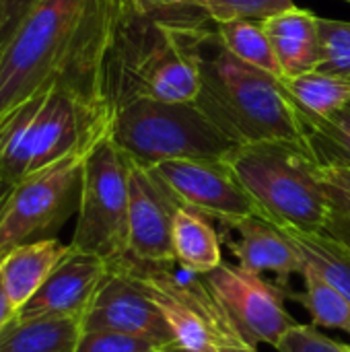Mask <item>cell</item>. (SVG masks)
Wrapping results in <instances>:
<instances>
[{
  "label": "cell",
  "instance_id": "cell-5",
  "mask_svg": "<svg viewBox=\"0 0 350 352\" xmlns=\"http://www.w3.org/2000/svg\"><path fill=\"white\" fill-rule=\"evenodd\" d=\"M225 159L268 221L303 233L324 231L328 202L322 186V165L307 142L241 144Z\"/></svg>",
  "mask_w": 350,
  "mask_h": 352
},
{
  "label": "cell",
  "instance_id": "cell-32",
  "mask_svg": "<svg viewBox=\"0 0 350 352\" xmlns=\"http://www.w3.org/2000/svg\"><path fill=\"white\" fill-rule=\"evenodd\" d=\"M14 316H17V309H14V305L10 303L8 295L4 293V289H2V285H0V332L4 330V326H6Z\"/></svg>",
  "mask_w": 350,
  "mask_h": 352
},
{
  "label": "cell",
  "instance_id": "cell-2",
  "mask_svg": "<svg viewBox=\"0 0 350 352\" xmlns=\"http://www.w3.org/2000/svg\"><path fill=\"white\" fill-rule=\"evenodd\" d=\"M186 41L198 70V107L233 142L266 140L305 142L299 111L287 97L281 78L233 56L221 41L217 27L194 16Z\"/></svg>",
  "mask_w": 350,
  "mask_h": 352
},
{
  "label": "cell",
  "instance_id": "cell-9",
  "mask_svg": "<svg viewBox=\"0 0 350 352\" xmlns=\"http://www.w3.org/2000/svg\"><path fill=\"white\" fill-rule=\"evenodd\" d=\"M85 155L87 153H74L50 167L29 173L14 186L0 223V258L14 248L52 239L60 227L78 212Z\"/></svg>",
  "mask_w": 350,
  "mask_h": 352
},
{
  "label": "cell",
  "instance_id": "cell-26",
  "mask_svg": "<svg viewBox=\"0 0 350 352\" xmlns=\"http://www.w3.org/2000/svg\"><path fill=\"white\" fill-rule=\"evenodd\" d=\"M320 31V66L316 70L350 78V23L322 19Z\"/></svg>",
  "mask_w": 350,
  "mask_h": 352
},
{
  "label": "cell",
  "instance_id": "cell-23",
  "mask_svg": "<svg viewBox=\"0 0 350 352\" xmlns=\"http://www.w3.org/2000/svg\"><path fill=\"white\" fill-rule=\"evenodd\" d=\"M305 142L322 167L350 169V105L328 118H301Z\"/></svg>",
  "mask_w": 350,
  "mask_h": 352
},
{
  "label": "cell",
  "instance_id": "cell-6",
  "mask_svg": "<svg viewBox=\"0 0 350 352\" xmlns=\"http://www.w3.org/2000/svg\"><path fill=\"white\" fill-rule=\"evenodd\" d=\"M109 134L132 163L149 169L177 159H225L239 146L196 101H126L113 107Z\"/></svg>",
  "mask_w": 350,
  "mask_h": 352
},
{
  "label": "cell",
  "instance_id": "cell-25",
  "mask_svg": "<svg viewBox=\"0 0 350 352\" xmlns=\"http://www.w3.org/2000/svg\"><path fill=\"white\" fill-rule=\"evenodd\" d=\"M322 186L328 202V217L322 233L350 248V169L322 167Z\"/></svg>",
  "mask_w": 350,
  "mask_h": 352
},
{
  "label": "cell",
  "instance_id": "cell-31",
  "mask_svg": "<svg viewBox=\"0 0 350 352\" xmlns=\"http://www.w3.org/2000/svg\"><path fill=\"white\" fill-rule=\"evenodd\" d=\"M194 0H130L128 6L136 12H153V10H165V8H179L190 6Z\"/></svg>",
  "mask_w": 350,
  "mask_h": 352
},
{
  "label": "cell",
  "instance_id": "cell-8",
  "mask_svg": "<svg viewBox=\"0 0 350 352\" xmlns=\"http://www.w3.org/2000/svg\"><path fill=\"white\" fill-rule=\"evenodd\" d=\"M130 159L111 134H103L85 155L83 190L70 245L109 264L128 254Z\"/></svg>",
  "mask_w": 350,
  "mask_h": 352
},
{
  "label": "cell",
  "instance_id": "cell-3",
  "mask_svg": "<svg viewBox=\"0 0 350 352\" xmlns=\"http://www.w3.org/2000/svg\"><path fill=\"white\" fill-rule=\"evenodd\" d=\"M184 8L136 12L128 6L107 66L111 109L142 97L196 101L198 70L186 41L194 16L182 14Z\"/></svg>",
  "mask_w": 350,
  "mask_h": 352
},
{
  "label": "cell",
  "instance_id": "cell-34",
  "mask_svg": "<svg viewBox=\"0 0 350 352\" xmlns=\"http://www.w3.org/2000/svg\"><path fill=\"white\" fill-rule=\"evenodd\" d=\"M157 352H190V351H186V349H182V346L173 344V346H165V349H159Z\"/></svg>",
  "mask_w": 350,
  "mask_h": 352
},
{
  "label": "cell",
  "instance_id": "cell-35",
  "mask_svg": "<svg viewBox=\"0 0 350 352\" xmlns=\"http://www.w3.org/2000/svg\"><path fill=\"white\" fill-rule=\"evenodd\" d=\"M344 2H349V4H350V0H344Z\"/></svg>",
  "mask_w": 350,
  "mask_h": 352
},
{
  "label": "cell",
  "instance_id": "cell-22",
  "mask_svg": "<svg viewBox=\"0 0 350 352\" xmlns=\"http://www.w3.org/2000/svg\"><path fill=\"white\" fill-rule=\"evenodd\" d=\"M217 33L225 47L239 60L270 72L276 78H283L281 64L274 56L272 43L264 31L262 21L258 19H233L225 23H215Z\"/></svg>",
  "mask_w": 350,
  "mask_h": 352
},
{
  "label": "cell",
  "instance_id": "cell-29",
  "mask_svg": "<svg viewBox=\"0 0 350 352\" xmlns=\"http://www.w3.org/2000/svg\"><path fill=\"white\" fill-rule=\"evenodd\" d=\"M278 352H349V344H340L330 336H324L316 326L297 324L283 342L278 344Z\"/></svg>",
  "mask_w": 350,
  "mask_h": 352
},
{
  "label": "cell",
  "instance_id": "cell-12",
  "mask_svg": "<svg viewBox=\"0 0 350 352\" xmlns=\"http://www.w3.org/2000/svg\"><path fill=\"white\" fill-rule=\"evenodd\" d=\"M91 330L122 332L159 346L177 344L159 307L120 262L107 266V274L83 318V332Z\"/></svg>",
  "mask_w": 350,
  "mask_h": 352
},
{
  "label": "cell",
  "instance_id": "cell-4",
  "mask_svg": "<svg viewBox=\"0 0 350 352\" xmlns=\"http://www.w3.org/2000/svg\"><path fill=\"white\" fill-rule=\"evenodd\" d=\"M111 109L52 87L0 122V175L19 184L74 153H87L111 126Z\"/></svg>",
  "mask_w": 350,
  "mask_h": 352
},
{
  "label": "cell",
  "instance_id": "cell-30",
  "mask_svg": "<svg viewBox=\"0 0 350 352\" xmlns=\"http://www.w3.org/2000/svg\"><path fill=\"white\" fill-rule=\"evenodd\" d=\"M41 0H0V54Z\"/></svg>",
  "mask_w": 350,
  "mask_h": 352
},
{
  "label": "cell",
  "instance_id": "cell-14",
  "mask_svg": "<svg viewBox=\"0 0 350 352\" xmlns=\"http://www.w3.org/2000/svg\"><path fill=\"white\" fill-rule=\"evenodd\" d=\"M107 274V262L95 254L74 250L50 272L39 291L17 311L21 318H64L78 320L83 324L103 278Z\"/></svg>",
  "mask_w": 350,
  "mask_h": 352
},
{
  "label": "cell",
  "instance_id": "cell-16",
  "mask_svg": "<svg viewBox=\"0 0 350 352\" xmlns=\"http://www.w3.org/2000/svg\"><path fill=\"white\" fill-rule=\"evenodd\" d=\"M318 21V14L299 6L262 19L283 76H299L320 66Z\"/></svg>",
  "mask_w": 350,
  "mask_h": 352
},
{
  "label": "cell",
  "instance_id": "cell-7",
  "mask_svg": "<svg viewBox=\"0 0 350 352\" xmlns=\"http://www.w3.org/2000/svg\"><path fill=\"white\" fill-rule=\"evenodd\" d=\"M120 264L159 307L177 346L190 352H258L241 336L204 274L182 266L175 270V262H140L130 256Z\"/></svg>",
  "mask_w": 350,
  "mask_h": 352
},
{
  "label": "cell",
  "instance_id": "cell-21",
  "mask_svg": "<svg viewBox=\"0 0 350 352\" xmlns=\"http://www.w3.org/2000/svg\"><path fill=\"white\" fill-rule=\"evenodd\" d=\"M305 264L350 303V248L326 233H303L281 227Z\"/></svg>",
  "mask_w": 350,
  "mask_h": 352
},
{
  "label": "cell",
  "instance_id": "cell-33",
  "mask_svg": "<svg viewBox=\"0 0 350 352\" xmlns=\"http://www.w3.org/2000/svg\"><path fill=\"white\" fill-rule=\"evenodd\" d=\"M17 184L8 182L6 177L0 175V223L6 214V208H8V202H10V196H12V190H14Z\"/></svg>",
  "mask_w": 350,
  "mask_h": 352
},
{
  "label": "cell",
  "instance_id": "cell-15",
  "mask_svg": "<svg viewBox=\"0 0 350 352\" xmlns=\"http://www.w3.org/2000/svg\"><path fill=\"white\" fill-rule=\"evenodd\" d=\"M219 225L223 227L221 239L227 243L241 268L260 276L270 272L283 280L293 274H303L305 260L272 221L264 217H243L223 221Z\"/></svg>",
  "mask_w": 350,
  "mask_h": 352
},
{
  "label": "cell",
  "instance_id": "cell-37",
  "mask_svg": "<svg viewBox=\"0 0 350 352\" xmlns=\"http://www.w3.org/2000/svg\"><path fill=\"white\" fill-rule=\"evenodd\" d=\"M128 2H130V0H128Z\"/></svg>",
  "mask_w": 350,
  "mask_h": 352
},
{
  "label": "cell",
  "instance_id": "cell-11",
  "mask_svg": "<svg viewBox=\"0 0 350 352\" xmlns=\"http://www.w3.org/2000/svg\"><path fill=\"white\" fill-rule=\"evenodd\" d=\"M151 169L184 208L196 210L217 223L264 217L227 159H177Z\"/></svg>",
  "mask_w": 350,
  "mask_h": 352
},
{
  "label": "cell",
  "instance_id": "cell-28",
  "mask_svg": "<svg viewBox=\"0 0 350 352\" xmlns=\"http://www.w3.org/2000/svg\"><path fill=\"white\" fill-rule=\"evenodd\" d=\"M159 346L151 340L128 336L122 332H109V330H91L83 332L74 352H157Z\"/></svg>",
  "mask_w": 350,
  "mask_h": 352
},
{
  "label": "cell",
  "instance_id": "cell-17",
  "mask_svg": "<svg viewBox=\"0 0 350 352\" xmlns=\"http://www.w3.org/2000/svg\"><path fill=\"white\" fill-rule=\"evenodd\" d=\"M68 250L70 243L66 245L52 237L14 248L0 258V285L17 311L39 291Z\"/></svg>",
  "mask_w": 350,
  "mask_h": 352
},
{
  "label": "cell",
  "instance_id": "cell-20",
  "mask_svg": "<svg viewBox=\"0 0 350 352\" xmlns=\"http://www.w3.org/2000/svg\"><path fill=\"white\" fill-rule=\"evenodd\" d=\"M281 82L301 118H328L350 105V78L311 70L299 76H283Z\"/></svg>",
  "mask_w": 350,
  "mask_h": 352
},
{
  "label": "cell",
  "instance_id": "cell-10",
  "mask_svg": "<svg viewBox=\"0 0 350 352\" xmlns=\"http://www.w3.org/2000/svg\"><path fill=\"white\" fill-rule=\"evenodd\" d=\"M204 276L241 336L254 346L268 344L278 349L287 332L299 324L287 311L283 291L264 280V276L227 262Z\"/></svg>",
  "mask_w": 350,
  "mask_h": 352
},
{
  "label": "cell",
  "instance_id": "cell-24",
  "mask_svg": "<svg viewBox=\"0 0 350 352\" xmlns=\"http://www.w3.org/2000/svg\"><path fill=\"white\" fill-rule=\"evenodd\" d=\"M303 291L293 293L291 297L305 307L311 316L314 326L342 330L350 336V303L334 289L330 287L318 272H314L307 264L301 274Z\"/></svg>",
  "mask_w": 350,
  "mask_h": 352
},
{
  "label": "cell",
  "instance_id": "cell-1",
  "mask_svg": "<svg viewBox=\"0 0 350 352\" xmlns=\"http://www.w3.org/2000/svg\"><path fill=\"white\" fill-rule=\"evenodd\" d=\"M126 10L128 0H41L0 54V122L52 87L111 109L107 66Z\"/></svg>",
  "mask_w": 350,
  "mask_h": 352
},
{
  "label": "cell",
  "instance_id": "cell-13",
  "mask_svg": "<svg viewBox=\"0 0 350 352\" xmlns=\"http://www.w3.org/2000/svg\"><path fill=\"white\" fill-rule=\"evenodd\" d=\"M128 254L140 262H175L173 221L182 204L149 167L130 161Z\"/></svg>",
  "mask_w": 350,
  "mask_h": 352
},
{
  "label": "cell",
  "instance_id": "cell-36",
  "mask_svg": "<svg viewBox=\"0 0 350 352\" xmlns=\"http://www.w3.org/2000/svg\"><path fill=\"white\" fill-rule=\"evenodd\" d=\"M349 352H350V346H349Z\"/></svg>",
  "mask_w": 350,
  "mask_h": 352
},
{
  "label": "cell",
  "instance_id": "cell-18",
  "mask_svg": "<svg viewBox=\"0 0 350 352\" xmlns=\"http://www.w3.org/2000/svg\"><path fill=\"white\" fill-rule=\"evenodd\" d=\"M80 334L78 320L14 316L0 332V352H74Z\"/></svg>",
  "mask_w": 350,
  "mask_h": 352
},
{
  "label": "cell",
  "instance_id": "cell-27",
  "mask_svg": "<svg viewBox=\"0 0 350 352\" xmlns=\"http://www.w3.org/2000/svg\"><path fill=\"white\" fill-rule=\"evenodd\" d=\"M212 23H225L233 19H268L295 6L293 0H194Z\"/></svg>",
  "mask_w": 350,
  "mask_h": 352
},
{
  "label": "cell",
  "instance_id": "cell-19",
  "mask_svg": "<svg viewBox=\"0 0 350 352\" xmlns=\"http://www.w3.org/2000/svg\"><path fill=\"white\" fill-rule=\"evenodd\" d=\"M210 221L184 206L177 210L173 221V258L184 270L208 274L223 264V239Z\"/></svg>",
  "mask_w": 350,
  "mask_h": 352
}]
</instances>
